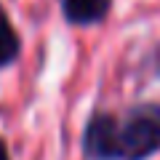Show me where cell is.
Masks as SVG:
<instances>
[{
    "label": "cell",
    "mask_w": 160,
    "mask_h": 160,
    "mask_svg": "<svg viewBox=\"0 0 160 160\" xmlns=\"http://www.w3.org/2000/svg\"><path fill=\"white\" fill-rule=\"evenodd\" d=\"M155 69H158V75H160V51L155 53Z\"/></svg>",
    "instance_id": "cell-6"
},
{
    "label": "cell",
    "mask_w": 160,
    "mask_h": 160,
    "mask_svg": "<svg viewBox=\"0 0 160 160\" xmlns=\"http://www.w3.org/2000/svg\"><path fill=\"white\" fill-rule=\"evenodd\" d=\"M109 6H112V0H62L64 19L78 27L102 22L109 13Z\"/></svg>",
    "instance_id": "cell-3"
},
{
    "label": "cell",
    "mask_w": 160,
    "mask_h": 160,
    "mask_svg": "<svg viewBox=\"0 0 160 160\" xmlns=\"http://www.w3.org/2000/svg\"><path fill=\"white\" fill-rule=\"evenodd\" d=\"M160 149V104H139L115 120V160H147Z\"/></svg>",
    "instance_id": "cell-1"
},
{
    "label": "cell",
    "mask_w": 160,
    "mask_h": 160,
    "mask_svg": "<svg viewBox=\"0 0 160 160\" xmlns=\"http://www.w3.org/2000/svg\"><path fill=\"white\" fill-rule=\"evenodd\" d=\"M0 160H11V155H8V147H6V142L0 139Z\"/></svg>",
    "instance_id": "cell-5"
},
{
    "label": "cell",
    "mask_w": 160,
    "mask_h": 160,
    "mask_svg": "<svg viewBox=\"0 0 160 160\" xmlns=\"http://www.w3.org/2000/svg\"><path fill=\"white\" fill-rule=\"evenodd\" d=\"M19 48H22V40H19L16 29H13L11 19H8V13L0 6V69L16 62Z\"/></svg>",
    "instance_id": "cell-4"
},
{
    "label": "cell",
    "mask_w": 160,
    "mask_h": 160,
    "mask_svg": "<svg viewBox=\"0 0 160 160\" xmlns=\"http://www.w3.org/2000/svg\"><path fill=\"white\" fill-rule=\"evenodd\" d=\"M83 152L88 160H115V115L93 112L83 131Z\"/></svg>",
    "instance_id": "cell-2"
}]
</instances>
